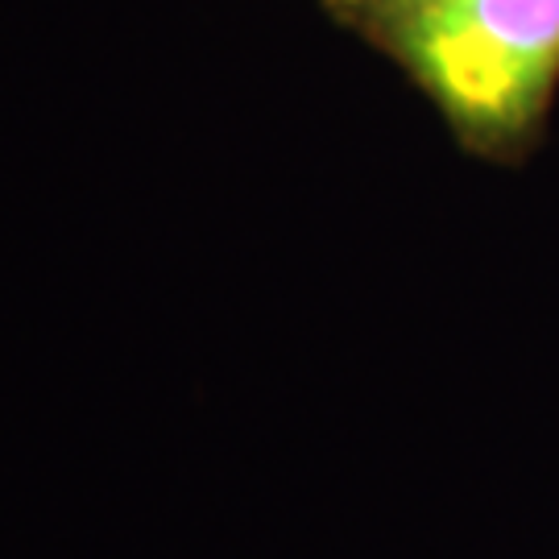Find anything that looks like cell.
Masks as SVG:
<instances>
[{"instance_id": "7a4b0ae2", "label": "cell", "mask_w": 559, "mask_h": 559, "mask_svg": "<svg viewBox=\"0 0 559 559\" xmlns=\"http://www.w3.org/2000/svg\"><path fill=\"white\" fill-rule=\"evenodd\" d=\"M328 4H332V9H340V4H344V0H328Z\"/></svg>"}, {"instance_id": "6da1fadb", "label": "cell", "mask_w": 559, "mask_h": 559, "mask_svg": "<svg viewBox=\"0 0 559 559\" xmlns=\"http://www.w3.org/2000/svg\"><path fill=\"white\" fill-rule=\"evenodd\" d=\"M336 13L419 83L464 150H531L559 83V0H344Z\"/></svg>"}]
</instances>
